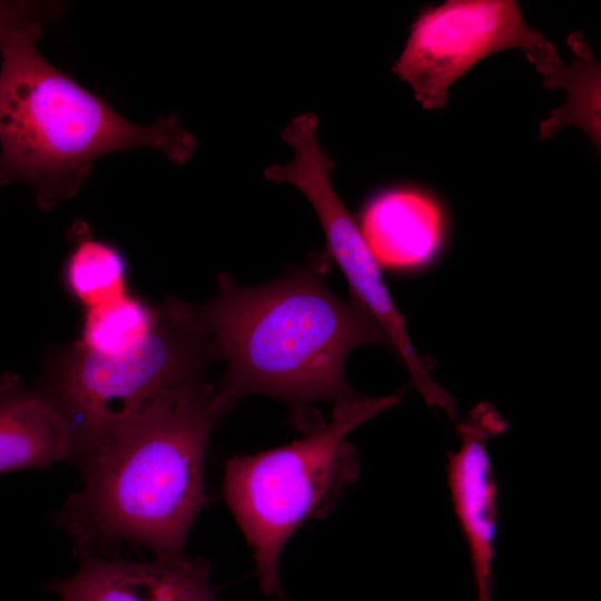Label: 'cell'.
I'll return each mask as SVG.
<instances>
[{"label": "cell", "mask_w": 601, "mask_h": 601, "mask_svg": "<svg viewBox=\"0 0 601 601\" xmlns=\"http://www.w3.org/2000/svg\"><path fill=\"white\" fill-rule=\"evenodd\" d=\"M229 408L216 385L193 378L161 393L82 455V485L57 520L78 553L109 555L132 545L156 558L183 555L207 501L208 441Z\"/></svg>", "instance_id": "obj_1"}, {"label": "cell", "mask_w": 601, "mask_h": 601, "mask_svg": "<svg viewBox=\"0 0 601 601\" xmlns=\"http://www.w3.org/2000/svg\"><path fill=\"white\" fill-rule=\"evenodd\" d=\"M324 250L277 280L237 284L221 274L215 297L196 308L216 358L226 362L220 395L231 407L250 395H268L292 408L354 395L345 376L349 352L387 341L376 322L325 283Z\"/></svg>", "instance_id": "obj_2"}, {"label": "cell", "mask_w": 601, "mask_h": 601, "mask_svg": "<svg viewBox=\"0 0 601 601\" xmlns=\"http://www.w3.org/2000/svg\"><path fill=\"white\" fill-rule=\"evenodd\" d=\"M43 26L21 29L0 51V186L28 184L48 210L107 154L151 148L178 166L193 157L197 141L177 116L132 122L51 65L37 48Z\"/></svg>", "instance_id": "obj_3"}, {"label": "cell", "mask_w": 601, "mask_h": 601, "mask_svg": "<svg viewBox=\"0 0 601 601\" xmlns=\"http://www.w3.org/2000/svg\"><path fill=\"white\" fill-rule=\"evenodd\" d=\"M400 400V393L354 394L337 401L329 421L303 439L226 462L223 496L253 551L265 594L285 601L278 578L285 543L356 479L358 464L347 435Z\"/></svg>", "instance_id": "obj_4"}, {"label": "cell", "mask_w": 601, "mask_h": 601, "mask_svg": "<svg viewBox=\"0 0 601 601\" xmlns=\"http://www.w3.org/2000/svg\"><path fill=\"white\" fill-rule=\"evenodd\" d=\"M215 357L196 308L176 298L160 306V318L139 347L101 356L73 344L61 353L41 393L63 418L77 462L116 426L165 391L203 377Z\"/></svg>", "instance_id": "obj_5"}, {"label": "cell", "mask_w": 601, "mask_h": 601, "mask_svg": "<svg viewBox=\"0 0 601 601\" xmlns=\"http://www.w3.org/2000/svg\"><path fill=\"white\" fill-rule=\"evenodd\" d=\"M317 118L304 112L293 118L282 131L283 140L293 148L294 158L284 166L273 164L264 177L297 188L312 205L324 231V252L342 272L351 299L380 326L397 359L406 367L411 383L431 407L447 401V392L430 374L416 353L384 282L382 269L370 252L356 219L333 188L331 177L336 165L317 140Z\"/></svg>", "instance_id": "obj_6"}, {"label": "cell", "mask_w": 601, "mask_h": 601, "mask_svg": "<svg viewBox=\"0 0 601 601\" xmlns=\"http://www.w3.org/2000/svg\"><path fill=\"white\" fill-rule=\"evenodd\" d=\"M508 49L522 50L542 79L562 60L553 45L525 23L516 1L447 0L416 16L391 69L424 109H440L453 82Z\"/></svg>", "instance_id": "obj_7"}, {"label": "cell", "mask_w": 601, "mask_h": 601, "mask_svg": "<svg viewBox=\"0 0 601 601\" xmlns=\"http://www.w3.org/2000/svg\"><path fill=\"white\" fill-rule=\"evenodd\" d=\"M506 428L492 405L479 403L456 424L460 444L447 455V485L469 548L477 601H494L492 570L499 497L489 442Z\"/></svg>", "instance_id": "obj_8"}, {"label": "cell", "mask_w": 601, "mask_h": 601, "mask_svg": "<svg viewBox=\"0 0 601 601\" xmlns=\"http://www.w3.org/2000/svg\"><path fill=\"white\" fill-rule=\"evenodd\" d=\"M81 558L72 575L48 585L60 601H217L201 559L184 554L152 560Z\"/></svg>", "instance_id": "obj_9"}, {"label": "cell", "mask_w": 601, "mask_h": 601, "mask_svg": "<svg viewBox=\"0 0 601 601\" xmlns=\"http://www.w3.org/2000/svg\"><path fill=\"white\" fill-rule=\"evenodd\" d=\"M381 267L410 273L427 266L439 254L445 233L439 203L417 188L395 185L371 195L356 220Z\"/></svg>", "instance_id": "obj_10"}, {"label": "cell", "mask_w": 601, "mask_h": 601, "mask_svg": "<svg viewBox=\"0 0 601 601\" xmlns=\"http://www.w3.org/2000/svg\"><path fill=\"white\" fill-rule=\"evenodd\" d=\"M70 432L49 400L13 373L0 377V473L70 461Z\"/></svg>", "instance_id": "obj_11"}, {"label": "cell", "mask_w": 601, "mask_h": 601, "mask_svg": "<svg viewBox=\"0 0 601 601\" xmlns=\"http://www.w3.org/2000/svg\"><path fill=\"white\" fill-rule=\"evenodd\" d=\"M73 247L63 268L67 290L85 309L127 294V265L111 244L92 237L85 224L72 227Z\"/></svg>", "instance_id": "obj_12"}, {"label": "cell", "mask_w": 601, "mask_h": 601, "mask_svg": "<svg viewBox=\"0 0 601 601\" xmlns=\"http://www.w3.org/2000/svg\"><path fill=\"white\" fill-rule=\"evenodd\" d=\"M566 43L573 55L572 63L568 65V73L560 86L566 93V100L540 122L539 137L548 139L566 126H575L600 150V63L580 32H572Z\"/></svg>", "instance_id": "obj_13"}, {"label": "cell", "mask_w": 601, "mask_h": 601, "mask_svg": "<svg viewBox=\"0 0 601 601\" xmlns=\"http://www.w3.org/2000/svg\"><path fill=\"white\" fill-rule=\"evenodd\" d=\"M159 318L160 306L127 293L111 303L85 309L81 336L76 344L101 356L122 355L142 345Z\"/></svg>", "instance_id": "obj_14"}, {"label": "cell", "mask_w": 601, "mask_h": 601, "mask_svg": "<svg viewBox=\"0 0 601 601\" xmlns=\"http://www.w3.org/2000/svg\"><path fill=\"white\" fill-rule=\"evenodd\" d=\"M63 9L57 1L0 0V51L18 31L33 23L46 24Z\"/></svg>", "instance_id": "obj_15"}]
</instances>
